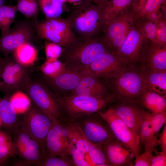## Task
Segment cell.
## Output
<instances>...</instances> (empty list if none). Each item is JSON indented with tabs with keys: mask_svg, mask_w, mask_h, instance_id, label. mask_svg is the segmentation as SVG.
I'll return each mask as SVG.
<instances>
[{
	"mask_svg": "<svg viewBox=\"0 0 166 166\" xmlns=\"http://www.w3.org/2000/svg\"><path fill=\"white\" fill-rule=\"evenodd\" d=\"M66 19L77 38L95 37L102 30L106 20L105 9L89 0L74 4Z\"/></svg>",
	"mask_w": 166,
	"mask_h": 166,
	"instance_id": "1",
	"label": "cell"
},
{
	"mask_svg": "<svg viewBox=\"0 0 166 166\" xmlns=\"http://www.w3.org/2000/svg\"><path fill=\"white\" fill-rule=\"evenodd\" d=\"M63 49L61 56L66 66L83 73L87 66L110 50L102 38L95 37L77 38L74 43Z\"/></svg>",
	"mask_w": 166,
	"mask_h": 166,
	"instance_id": "2",
	"label": "cell"
},
{
	"mask_svg": "<svg viewBox=\"0 0 166 166\" xmlns=\"http://www.w3.org/2000/svg\"><path fill=\"white\" fill-rule=\"evenodd\" d=\"M21 90L26 92L36 107L53 121L64 119L55 94L39 79L33 78L28 74L24 80Z\"/></svg>",
	"mask_w": 166,
	"mask_h": 166,
	"instance_id": "3",
	"label": "cell"
},
{
	"mask_svg": "<svg viewBox=\"0 0 166 166\" xmlns=\"http://www.w3.org/2000/svg\"><path fill=\"white\" fill-rule=\"evenodd\" d=\"M56 97L64 118L69 121H75L79 118L97 113L112 100L108 96L86 97L67 94L61 96L56 95Z\"/></svg>",
	"mask_w": 166,
	"mask_h": 166,
	"instance_id": "4",
	"label": "cell"
},
{
	"mask_svg": "<svg viewBox=\"0 0 166 166\" xmlns=\"http://www.w3.org/2000/svg\"><path fill=\"white\" fill-rule=\"evenodd\" d=\"M35 33L38 37L55 43L63 48L71 45L77 40L69 22L61 16L35 20Z\"/></svg>",
	"mask_w": 166,
	"mask_h": 166,
	"instance_id": "5",
	"label": "cell"
},
{
	"mask_svg": "<svg viewBox=\"0 0 166 166\" xmlns=\"http://www.w3.org/2000/svg\"><path fill=\"white\" fill-rule=\"evenodd\" d=\"M135 13L130 6L116 17L106 22L102 38L111 51L116 52L124 43L134 24Z\"/></svg>",
	"mask_w": 166,
	"mask_h": 166,
	"instance_id": "6",
	"label": "cell"
},
{
	"mask_svg": "<svg viewBox=\"0 0 166 166\" xmlns=\"http://www.w3.org/2000/svg\"><path fill=\"white\" fill-rule=\"evenodd\" d=\"M53 122L34 105L30 107L18 122V127L39 144L44 156L45 140Z\"/></svg>",
	"mask_w": 166,
	"mask_h": 166,
	"instance_id": "7",
	"label": "cell"
},
{
	"mask_svg": "<svg viewBox=\"0 0 166 166\" xmlns=\"http://www.w3.org/2000/svg\"><path fill=\"white\" fill-rule=\"evenodd\" d=\"M110 79L119 96L128 101L140 97L146 90L143 73L136 71L125 69Z\"/></svg>",
	"mask_w": 166,
	"mask_h": 166,
	"instance_id": "8",
	"label": "cell"
},
{
	"mask_svg": "<svg viewBox=\"0 0 166 166\" xmlns=\"http://www.w3.org/2000/svg\"><path fill=\"white\" fill-rule=\"evenodd\" d=\"M23 21L16 24L14 27L0 36V52L5 57L12 53L18 47L27 42L31 43L35 33V20Z\"/></svg>",
	"mask_w": 166,
	"mask_h": 166,
	"instance_id": "9",
	"label": "cell"
},
{
	"mask_svg": "<svg viewBox=\"0 0 166 166\" xmlns=\"http://www.w3.org/2000/svg\"><path fill=\"white\" fill-rule=\"evenodd\" d=\"M106 123L116 139L130 149L136 156L140 151V140L112 108L97 112Z\"/></svg>",
	"mask_w": 166,
	"mask_h": 166,
	"instance_id": "10",
	"label": "cell"
},
{
	"mask_svg": "<svg viewBox=\"0 0 166 166\" xmlns=\"http://www.w3.org/2000/svg\"><path fill=\"white\" fill-rule=\"evenodd\" d=\"M11 133L14 155L29 165L38 166L44 157L39 144L18 127Z\"/></svg>",
	"mask_w": 166,
	"mask_h": 166,
	"instance_id": "11",
	"label": "cell"
},
{
	"mask_svg": "<svg viewBox=\"0 0 166 166\" xmlns=\"http://www.w3.org/2000/svg\"><path fill=\"white\" fill-rule=\"evenodd\" d=\"M95 113L79 118L75 121L79 124L91 143L101 147L116 139L106 123L97 113V116Z\"/></svg>",
	"mask_w": 166,
	"mask_h": 166,
	"instance_id": "12",
	"label": "cell"
},
{
	"mask_svg": "<svg viewBox=\"0 0 166 166\" xmlns=\"http://www.w3.org/2000/svg\"><path fill=\"white\" fill-rule=\"evenodd\" d=\"M126 63L115 52L110 50L87 66L83 72L99 78L110 79L124 70Z\"/></svg>",
	"mask_w": 166,
	"mask_h": 166,
	"instance_id": "13",
	"label": "cell"
},
{
	"mask_svg": "<svg viewBox=\"0 0 166 166\" xmlns=\"http://www.w3.org/2000/svg\"><path fill=\"white\" fill-rule=\"evenodd\" d=\"M28 67L24 66L8 57H5L0 73L2 90L5 95L10 96L20 90L23 81L29 74Z\"/></svg>",
	"mask_w": 166,
	"mask_h": 166,
	"instance_id": "14",
	"label": "cell"
},
{
	"mask_svg": "<svg viewBox=\"0 0 166 166\" xmlns=\"http://www.w3.org/2000/svg\"><path fill=\"white\" fill-rule=\"evenodd\" d=\"M85 74L66 66V69L54 78L39 75L38 78L53 93L58 96L66 95L73 90Z\"/></svg>",
	"mask_w": 166,
	"mask_h": 166,
	"instance_id": "15",
	"label": "cell"
},
{
	"mask_svg": "<svg viewBox=\"0 0 166 166\" xmlns=\"http://www.w3.org/2000/svg\"><path fill=\"white\" fill-rule=\"evenodd\" d=\"M147 38L134 25L130 30L120 49L115 52L125 62H135L140 56L141 50Z\"/></svg>",
	"mask_w": 166,
	"mask_h": 166,
	"instance_id": "16",
	"label": "cell"
},
{
	"mask_svg": "<svg viewBox=\"0 0 166 166\" xmlns=\"http://www.w3.org/2000/svg\"><path fill=\"white\" fill-rule=\"evenodd\" d=\"M112 108L140 140L145 110L128 102L118 104Z\"/></svg>",
	"mask_w": 166,
	"mask_h": 166,
	"instance_id": "17",
	"label": "cell"
},
{
	"mask_svg": "<svg viewBox=\"0 0 166 166\" xmlns=\"http://www.w3.org/2000/svg\"><path fill=\"white\" fill-rule=\"evenodd\" d=\"M101 147L110 166L125 165L136 156L130 149L116 140L110 141Z\"/></svg>",
	"mask_w": 166,
	"mask_h": 166,
	"instance_id": "18",
	"label": "cell"
},
{
	"mask_svg": "<svg viewBox=\"0 0 166 166\" xmlns=\"http://www.w3.org/2000/svg\"><path fill=\"white\" fill-rule=\"evenodd\" d=\"M108 89L99 78L85 73L74 89L68 94L86 97H107Z\"/></svg>",
	"mask_w": 166,
	"mask_h": 166,
	"instance_id": "19",
	"label": "cell"
},
{
	"mask_svg": "<svg viewBox=\"0 0 166 166\" xmlns=\"http://www.w3.org/2000/svg\"><path fill=\"white\" fill-rule=\"evenodd\" d=\"M148 40L145 59L150 70H166V45Z\"/></svg>",
	"mask_w": 166,
	"mask_h": 166,
	"instance_id": "20",
	"label": "cell"
},
{
	"mask_svg": "<svg viewBox=\"0 0 166 166\" xmlns=\"http://www.w3.org/2000/svg\"><path fill=\"white\" fill-rule=\"evenodd\" d=\"M70 142L77 149L86 154L93 144L88 139L81 127L76 121L65 120Z\"/></svg>",
	"mask_w": 166,
	"mask_h": 166,
	"instance_id": "21",
	"label": "cell"
},
{
	"mask_svg": "<svg viewBox=\"0 0 166 166\" xmlns=\"http://www.w3.org/2000/svg\"><path fill=\"white\" fill-rule=\"evenodd\" d=\"M10 96L5 95L0 102V118L1 124L11 133L18 127L17 113L9 100Z\"/></svg>",
	"mask_w": 166,
	"mask_h": 166,
	"instance_id": "22",
	"label": "cell"
},
{
	"mask_svg": "<svg viewBox=\"0 0 166 166\" xmlns=\"http://www.w3.org/2000/svg\"><path fill=\"white\" fill-rule=\"evenodd\" d=\"M146 90L152 91L166 97V70H151L143 73Z\"/></svg>",
	"mask_w": 166,
	"mask_h": 166,
	"instance_id": "23",
	"label": "cell"
},
{
	"mask_svg": "<svg viewBox=\"0 0 166 166\" xmlns=\"http://www.w3.org/2000/svg\"><path fill=\"white\" fill-rule=\"evenodd\" d=\"M152 113L145 111L140 132V138L141 140L145 151L154 150L159 144L158 140L154 133L152 128Z\"/></svg>",
	"mask_w": 166,
	"mask_h": 166,
	"instance_id": "24",
	"label": "cell"
},
{
	"mask_svg": "<svg viewBox=\"0 0 166 166\" xmlns=\"http://www.w3.org/2000/svg\"><path fill=\"white\" fill-rule=\"evenodd\" d=\"M140 98L143 105L150 112L155 114L166 112V97L155 92L146 90Z\"/></svg>",
	"mask_w": 166,
	"mask_h": 166,
	"instance_id": "25",
	"label": "cell"
},
{
	"mask_svg": "<svg viewBox=\"0 0 166 166\" xmlns=\"http://www.w3.org/2000/svg\"><path fill=\"white\" fill-rule=\"evenodd\" d=\"M45 145L46 156L62 157L70 156V151L64 146L51 126L46 137Z\"/></svg>",
	"mask_w": 166,
	"mask_h": 166,
	"instance_id": "26",
	"label": "cell"
},
{
	"mask_svg": "<svg viewBox=\"0 0 166 166\" xmlns=\"http://www.w3.org/2000/svg\"><path fill=\"white\" fill-rule=\"evenodd\" d=\"M14 59L21 65L27 67L36 61L38 52L31 43H24L17 48L13 52Z\"/></svg>",
	"mask_w": 166,
	"mask_h": 166,
	"instance_id": "27",
	"label": "cell"
},
{
	"mask_svg": "<svg viewBox=\"0 0 166 166\" xmlns=\"http://www.w3.org/2000/svg\"><path fill=\"white\" fill-rule=\"evenodd\" d=\"M38 6L45 18H56L68 8L59 0H37Z\"/></svg>",
	"mask_w": 166,
	"mask_h": 166,
	"instance_id": "28",
	"label": "cell"
},
{
	"mask_svg": "<svg viewBox=\"0 0 166 166\" xmlns=\"http://www.w3.org/2000/svg\"><path fill=\"white\" fill-rule=\"evenodd\" d=\"M166 4V0H148L142 9L135 14L136 19L155 20L160 9Z\"/></svg>",
	"mask_w": 166,
	"mask_h": 166,
	"instance_id": "29",
	"label": "cell"
},
{
	"mask_svg": "<svg viewBox=\"0 0 166 166\" xmlns=\"http://www.w3.org/2000/svg\"><path fill=\"white\" fill-rule=\"evenodd\" d=\"M133 0H110L105 8L106 23L114 18L131 5Z\"/></svg>",
	"mask_w": 166,
	"mask_h": 166,
	"instance_id": "30",
	"label": "cell"
},
{
	"mask_svg": "<svg viewBox=\"0 0 166 166\" xmlns=\"http://www.w3.org/2000/svg\"><path fill=\"white\" fill-rule=\"evenodd\" d=\"M18 11L16 6L2 5L0 7V28L2 34L10 30Z\"/></svg>",
	"mask_w": 166,
	"mask_h": 166,
	"instance_id": "31",
	"label": "cell"
},
{
	"mask_svg": "<svg viewBox=\"0 0 166 166\" xmlns=\"http://www.w3.org/2000/svg\"><path fill=\"white\" fill-rule=\"evenodd\" d=\"M9 100L17 113H25L31 107L30 98L26 93L20 90L12 94Z\"/></svg>",
	"mask_w": 166,
	"mask_h": 166,
	"instance_id": "32",
	"label": "cell"
},
{
	"mask_svg": "<svg viewBox=\"0 0 166 166\" xmlns=\"http://www.w3.org/2000/svg\"><path fill=\"white\" fill-rule=\"evenodd\" d=\"M66 68L65 63L57 59L52 61L46 60L41 66L40 69L43 75L54 78L62 72Z\"/></svg>",
	"mask_w": 166,
	"mask_h": 166,
	"instance_id": "33",
	"label": "cell"
},
{
	"mask_svg": "<svg viewBox=\"0 0 166 166\" xmlns=\"http://www.w3.org/2000/svg\"><path fill=\"white\" fill-rule=\"evenodd\" d=\"M85 155L87 160L92 166H110L100 146L93 144Z\"/></svg>",
	"mask_w": 166,
	"mask_h": 166,
	"instance_id": "34",
	"label": "cell"
},
{
	"mask_svg": "<svg viewBox=\"0 0 166 166\" xmlns=\"http://www.w3.org/2000/svg\"><path fill=\"white\" fill-rule=\"evenodd\" d=\"M18 11L28 18H36L39 12L37 0H15Z\"/></svg>",
	"mask_w": 166,
	"mask_h": 166,
	"instance_id": "35",
	"label": "cell"
},
{
	"mask_svg": "<svg viewBox=\"0 0 166 166\" xmlns=\"http://www.w3.org/2000/svg\"><path fill=\"white\" fill-rule=\"evenodd\" d=\"M142 21L138 26H136L137 27L146 38L153 42L159 43L154 22L151 20H142Z\"/></svg>",
	"mask_w": 166,
	"mask_h": 166,
	"instance_id": "36",
	"label": "cell"
},
{
	"mask_svg": "<svg viewBox=\"0 0 166 166\" xmlns=\"http://www.w3.org/2000/svg\"><path fill=\"white\" fill-rule=\"evenodd\" d=\"M74 166L72 160L69 157L60 156H45L38 166Z\"/></svg>",
	"mask_w": 166,
	"mask_h": 166,
	"instance_id": "37",
	"label": "cell"
},
{
	"mask_svg": "<svg viewBox=\"0 0 166 166\" xmlns=\"http://www.w3.org/2000/svg\"><path fill=\"white\" fill-rule=\"evenodd\" d=\"M46 60L52 61L58 59L61 56L63 49L60 46L54 43L46 41L44 43Z\"/></svg>",
	"mask_w": 166,
	"mask_h": 166,
	"instance_id": "38",
	"label": "cell"
},
{
	"mask_svg": "<svg viewBox=\"0 0 166 166\" xmlns=\"http://www.w3.org/2000/svg\"><path fill=\"white\" fill-rule=\"evenodd\" d=\"M70 155L71 156L74 166H91V164L87 160L85 154L79 150L72 144L70 148Z\"/></svg>",
	"mask_w": 166,
	"mask_h": 166,
	"instance_id": "39",
	"label": "cell"
},
{
	"mask_svg": "<svg viewBox=\"0 0 166 166\" xmlns=\"http://www.w3.org/2000/svg\"><path fill=\"white\" fill-rule=\"evenodd\" d=\"M14 155L12 138L0 144V165Z\"/></svg>",
	"mask_w": 166,
	"mask_h": 166,
	"instance_id": "40",
	"label": "cell"
},
{
	"mask_svg": "<svg viewBox=\"0 0 166 166\" xmlns=\"http://www.w3.org/2000/svg\"><path fill=\"white\" fill-rule=\"evenodd\" d=\"M156 27V34L159 43L166 45V20L160 17V15L154 20Z\"/></svg>",
	"mask_w": 166,
	"mask_h": 166,
	"instance_id": "41",
	"label": "cell"
},
{
	"mask_svg": "<svg viewBox=\"0 0 166 166\" xmlns=\"http://www.w3.org/2000/svg\"><path fill=\"white\" fill-rule=\"evenodd\" d=\"M166 121V112L153 114L152 113L151 124L152 131L156 135Z\"/></svg>",
	"mask_w": 166,
	"mask_h": 166,
	"instance_id": "42",
	"label": "cell"
},
{
	"mask_svg": "<svg viewBox=\"0 0 166 166\" xmlns=\"http://www.w3.org/2000/svg\"><path fill=\"white\" fill-rule=\"evenodd\" d=\"M152 150L145 151L135 157L134 166H150L152 157Z\"/></svg>",
	"mask_w": 166,
	"mask_h": 166,
	"instance_id": "43",
	"label": "cell"
},
{
	"mask_svg": "<svg viewBox=\"0 0 166 166\" xmlns=\"http://www.w3.org/2000/svg\"><path fill=\"white\" fill-rule=\"evenodd\" d=\"M166 166V154L162 152L156 156H153L150 166Z\"/></svg>",
	"mask_w": 166,
	"mask_h": 166,
	"instance_id": "44",
	"label": "cell"
},
{
	"mask_svg": "<svg viewBox=\"0 0 166 166\" xmlns=\"http://www.w3.org/2000/svg\"><path fill=\"white\" fill-rule=\"evenodd\" d=\"M159 144L160 145L161 151L166 154V125L164 126L163 130L160 135Z\"/></svg>",
	"mask_w": 166,
	"mask_h": 166,
	"instance_id": "45",
	"label": "cell"
},
{
	"mask_svg": "<svg viewBox=\"0 0 166 166\" xmlns=\"http://www.w3.org/2000/svg\"><path fill=\"white\" fill-rule=\"evenodd\" d=\"M148 0H133L131 6L135 14L140 10Z\"/></svg>",
	"mask_w": 166,
	"mask_h": 166,
	"instance_id": "46",
	"label": "cell"
},
{
	"mask_svg": "<svg viewBox=\"0 0 166 166\" xmlns=\"http://www.w3.org/2000/svg\"><path fill=\"white\" fill-rule=\"evenodd\" d=\"M98 6L105 10L110 0H89Z\"/></svg>",
	"mask_w": 166,
	"mask_h": 166,
	"instance_id": "47",
	"label": "cell"
},
{
	"mask_svg": "<svg viewBox=\"0 0 166 166\" xmlns=\"http://www.w3.org/2000/svg\"><path fill=\"white\" fill-rule=\"evenodd\" d=\"M11 139V137L8 134L0 131V144Z\"/></svg>",
	"mask_w": 166,
	"mask_h": 166,
	"instance_id": "48",
	"label": "cell"
},
{
	"mask_svg": "<svg viewBox=\"0 0 166 166\" xmlns=\"http://www.w3.org/2000/svg\"><path fill=\"white\" fill-rule=\"evenodd\" d=\"M5 61V58L0 56V73L1 70Z\"/></svg>",
	"mask_w": 166,
	"mask_h": 166,
	"instance_id": "49",
	"label": "cell"
},
{
	"mask_svg": "<svg viewBox=\"0 0 166 166\" xmlns=\"http://www.w3.org/2000/svg\"><path fill=\"white\" fill-rule=\"evenodd\" d=\"M83 0H68V2L74 4L80 2Z\"/></svg>",
	"mask_w": 166,
	"mask_h": 166,
	"instance_id": "50",
	"label": "cell"
},
{
	"mask_svg": "<svg viewBox=\"0 0 166 166\" xmlns=\"http://www.w3.org/2000/svg\"><path fill=\"white\" fill-rule=\"evenodd\" d=\"M62 2L65 3L66 2H68V0H59Z\"/></svg>",
	"mask_w": 166,
	"mask_h": 166,
	"instance_id": "51",
	"label": "cell"
},
{
	"mask_svg": "<svg viewBox=\"0 0 166 166\" xmlns=\"http://www.w3.org/2000/svg\"><path fill=\"white\" fill-rule=\"evenodd\" d=\"M3 0H0V7L2 5Z\"/></svg>",
	"mask_w": 166,
	"mask_h": 166,
	"instance_id": "52",
	"label": "cell"
},
{
	"mask_svg": "<svg viewBox=\"0 0 166 166\" xmlns=\"http://www.w3.org/2000/svg\"><path fill=\"white\" fill-rule=\"evenodd\" d=\"M2 83L0 80V91H2Z\"/></svg>",
	"mask_w": 166,
	"mask_h": 166,
	"instance_id": "53",
	"label": "cell"
},
{
	"mask_svg": "<svg viewBox=\"0 0 166 166\" xmlns=\"http://www.w3.org/2000/svg\"><path fill=\"white\" fill-rule=\"evenodd\" d=\"M1 124V119H0V124Z\"/></svg>",
	"mask_w": 166,
	"mask_h": 166,
	"instance_id": "54",
	"label": "cell"
},
{
	"mask_svg": "<svg viewBox=\"0 0 166 166\" xmlns=\"http://www.w3.org/2000/svg\"><path fill=\"white\" fill-rule=\"evenodd\" d=\"M1 98L0 97V102L1 101Z\"/></svg>",
	"mask_w": 166,
	"mask_h": 166,
	"instance_id": "55",
	"label": "cell"
}]
</instances>
